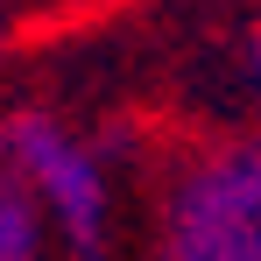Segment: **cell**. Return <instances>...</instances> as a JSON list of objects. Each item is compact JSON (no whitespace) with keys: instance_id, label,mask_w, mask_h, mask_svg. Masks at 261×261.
<instances>
[{"instance_id":"obj_2","label":"cell","mask_w":261,"mask_h":261,"mask_svg":"<svg viewBox=\"0 0 261 261\" xmlns=\"http://www.w3.org/2000/svg\"><path fill=\"white\" fill-rule=\"evenodd\" d=\"M155 261H261V127L198 148L170 176Z\"/></svg>"},{"instance_id":"obj_3","label":"cell","mask_w":261,"mask_h":261,"mask_svg":"<svg viewBox=\"0 0 261 261\" xmlns=\"http://www.w3.org/2000/svg\"><path fill=\"white\" fill-rule=\"evenodd\" d=\"M0 261H49V226L7 170H0Z\"/></svg>"},{"instance_id":"obj_1","label":"cell","mask_w":261,"mask_h":261,"mask_svg":"<svg viewBox=\"0 0 261 261\" xmlns=\"http://www.w3.org/2000/svg\"><path fill=\"white\" fill-rule=\"evenodd\" d=\"M0 170L29 191L36 219L49 226V247L71 261H113V163L106 148L85 141L71 120H57L43 106L7 113L0 120Z\"/></svg>"},{"instance_id":"obj_4","label":"cell","mask_w":261,"mask_h":261,"mask_svg":"<svg viewBox=\"0 0 261 261\" xmlns=\"http://www.w3.org/2000/svg\"><path fill=\"white\" fill-rule=\"evenodd\" d=\"M233 78H240V92L261 106V21L240 36V49H233Z\"/></svg>"}]
</instances>
